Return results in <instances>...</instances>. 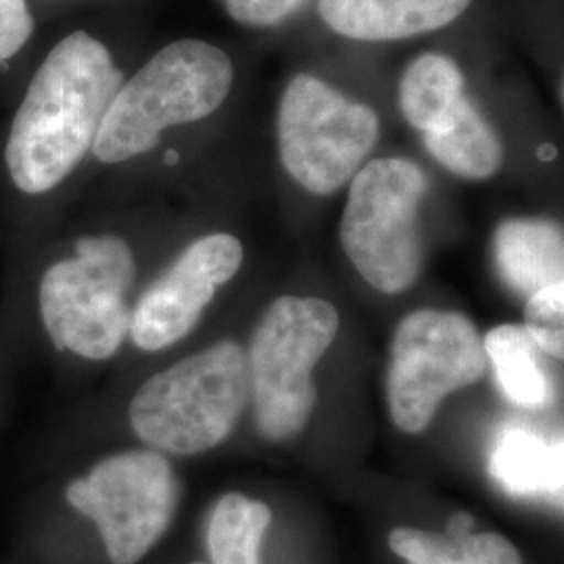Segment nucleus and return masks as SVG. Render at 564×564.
I'll use <instances>...</instances> for the list:
<instances>
[{
	"mask_svg": "<svg viewBox=\"0 0 564 564\" xmlns=\"http://www.w3.org/2000/svg\"><path fill=\"white\" fill-rule=\"evenodd\" d=\"M426 151L468 181L491 178L505 163V144L477 107L464 97L444 128L423 134Z\"/></svg>",
	"mask_w": 564,
	"mask_h": 564,
	"instance_id": "nucleus-14",
	"label": "nucleus"
},
{
	"mask_svg": "<svg viewBox=\"0 0 564 564\" xmlns=\"http://www.w3.org/2000/svg\"><path fill=\"white\" fill-rule=\"evenodd\" d=\"M464 99L460 67L437 53L412 61L400 84L403 118L423 134L444 128Z\"/></svg>",
	"mask_w": 564,
	"mask_h": 564,
	"instance_id": "nucleus-16",
	"label": "nucleus"
},
{
	"mask_svg": "<svg viewBox=\"0 0 564 564\" xmlns=\"http://www.w3.org/2000/svg\"><path fill=\"white\" fill-rule=\"evenodd\" d=\"M563 440L547 442L524 424L505 426L489 452V475L510 498L563 502Z\"/></svg>",
	"mask_w": 564,
	"mask_h": 564,
	"instance_id": "nucleus-12",
	"label": "nucleus"
},
{
	"mask_svg": "<svg viewBox=\"0 0 564 564\" xmlns=\"http://www.w3.org/2000/svg\"><path fill=\"white\" fill-rule=\"evenodd\" d=\"M121 86L109 48L74 32L46 55L23 97L4 149L13 184L41 195L93 151L102 116Z\"/></svg>",
	"mask_w": 564,
	"mask_h": 564,
	"instance_id": "nucleus-1",
	"label": "nucleus"
},
{
	"mask_svg": "<svg viewBox=\"0 0 564 564\" xmlns=\"http://www.w3.org/2000/svg\"><path fill=\"white\" fill-rule=\"evenodd\" d=\"M487 370L484 337L458 312L419 310L403 318L391 345L387 400L403 433H423L445 395L477 383Z\"/></svg>",
	"mask_w": 564,
	"mask_h": 564,
	"instance_id": "nucleus-9",
	"label": "nucleus"
},
{
	"mask_svg": "<svg viewBox=\"0 0 564 564\" xmlns=\"http://www.w3.org/2000/svg\"><path fill=\"white\" fill-rule=\"evenodd\" d=\"M272 523L270 508L242 494H228L212 510L207 550L212 564H260V545Z\"/></svg>",
	"mask_w": 564,
	"mask_h": 564,
	"instance_id": "nucleus-18",
	"label": "nucleus"
},
{
	"mask_svg": "<svg viewBox=\"0 0 564 564\" xmlns=\"http://www.w3.org/2000/svg\"><path fill=\"white\" fill-rule=\"evenodd\" d=\"M65 498L97 524L111 564H137L174 521L181 485L162 452L130 449L69 481Z\"/></svg>",
	"mask_w": 564,
	"mask_h": 564,
	"instance_id": "nucleus-7",
	"label": "nucleus"
},
{
	"mask_svg": "<svg viewBox=\"0 0 564 564\" xmlns=\"http://www.w3.org/2000/svg\"><path fill=\"white\" fill-rule=\"evenodd\" d=\"M165 160L170 163H174L178 160V155H176V153H167V155H165Z\"/></svg>",
	"mask_w": 564,
	"mask_h": 564,
	"instance_id": "nucleus-23",
	"label": "nucleus"
},
{
	"mask_svg": "<svg viewBox=\"0 0 564 564\" xmlns=\"http://www.w3.org/2000/svg\"><path fill=\"white\" fill-rule=\"evenodd\" d=\"M241 263L242 245L232 235L216 232L191 242L142 293L130 316L128 337L142 351H162L182 341Z\"/></svg>",
	"mask_w": 564,
	"mask_h": 564,
	"instance_id": "nucleus-10",
	"label": "nucleus"
},
{
	"mask_svg": "<svg viewBox=\"0 0 564 564\" xmlns=\"http://www.w3.org/2000/svg\"><path fill=\"white\" fill-rule=\"evenodd\" d=\"M389 547L408 564H523L519 550L498 533H433L398 527Z\"/></svg>",
	"mask_w": 564,
	"mask_h": 564,
	"instance_id": "nucleus-17",
	"label": "nucleus"
},
{
	"mask_svg": "<svg viewBox=\"0 0 564 564\" xmlns=\"http://www.w3.org/2000/svg\"><path fill=\"white\" fill-rule=\"evenodd\" d=\"M232 82L235 65L223 48L203 41L163 46L109 102L93 142L95 158L121 163L155 149L165 128L209 118Z\"/></svg>",
	"mask_w": 564,
	"mask_h": 564,
	"instance_id": "nucleus-2",
	"label": "nucleus"
},
{
	"mask_svg": "<svg viewBox=\"0 0 564 564\" xmlns=\"http://www.w3.org/2000/svg\"><path fill=\"white\" fill-rule=\"evenodd\" d=\"M485 358L506 400L524 410H544L552 403V381L542 351L521 324H500L484 337Z\"/></svg>",
	"mask_w": 564,
	"mask_h": 564,
	"instance_id": "nucleus-15",
	"label": "nucleus"
},
{
	"mask_svg": "<svg viewBox=\"0 0 564 564\" xmlns=\"http://www.w3.org/2000/svg\"><path fill=\"white\" fill-rule=\"evenodd\" d=\"M429 181L414 162L384 158L351 178L343 212V249L372 289L395 295L421 276V207Z\"/></svg>",
	"mask_w": 564,
	"mask_h": 564,
	"instance_id": "nucleus-6",
	"label": "nucleus"
},
{
	"mask_svg": "<svg viewBox=\"0 0 564 564\" xmlns=\"http://www.w3.org/2000/svg\"><path fill=\"white\" fill-rule=\"evenodd\" d=\"M379 139V118L314 76H295L282 93L279 147L284 170L314 195L351 181Z\"/></svg>",
	"mask_w": 564,
	"mask_h": 564,
	"instance_id": "nucleus-8",
	"label": "nucleus"
},
{
	"mask_svg": "<svg viewBox=\"0 0 564 564\" xmlns=\"http://www.w3.org/2000/svg\"><path fill=\"white\" fill-rule=\"evenodd\" d=\"M34 32L25 0H0V63L20 53Z\"/></svg>",
	"mask_w": 564,
	"mask_h": 564,
	"instance_id": "nucleus-20",
	"label": "nucleus"
},
{
	"mask_svg": "<svg viewBox=\"0 0 564 564\" xmlns=\"http://www.w3.org/2000/svg\"><path fill=\"white\" fill-rule=\"evenodd\" d=\"M564 284L556 282L533 293L524 305L521 324L529 339L540 351L552 358H563L564 351Z\"/></svg>",
	"mask_w": 564,
	"mask_h": 564,
	"instance_id": "nucleus-19",
	"label": "nucleus"
},
{
	"mask_svg": "<svg viewBox=\"0 0 564 564\" xmlns=\"http://www.w3.org/2000/svg\"><path fill=\"white\" fill-rule=\"evenodd\" d=\"M473 0H321L324 23L345 39L403 41L454 23Z\"/></svg>",
	"mask_w": 564,
	"mask_h": 564,
	"instance_id": "nucleus-11",
	"label": "nucleus"
},
{
	"mask_svg": "<svg viewBox=\"0 0 564 564\" xmlns=\"http://www.w3.org/2000/svg\"><path fill=\"white\" fill-rule=\"evenodd\" d=\"M473 527H475V519H473L470 514H466V512H456V514L449 519V523H447V531L468 533V531H473Z\"/></svg>",
	"mask_w": 564,
	"mask_h": 564,
	"instance_id": "nucleus-22",
	"label": "nucleus"
},
{
	"mask_svg": "<svg viewBox=\"0 0 564 564\" xmlns=\"http://www.w3.org/2000/svg\"><path fill=\"white\" fill-rule=\"evenodd\" d=\"M494 256L506 284L529 300L545 286L563 282V228L538 218L506 220L496 230Z\"/></svg>",
	"mask_w": 564,
	"mask_h": 564,
	"instance_id": "nucleus-13",
	"label": "nucleus"
},
{
	"mask_svg": "<svg viewBox=\"0 0 564 564\" xmlns=\"http://www.w3.org/2000/svg\"><path fill=\"white\" fill-rule=\"evenodd\" d=\"M249 402V364L220 341L153 375L130 403V424L155 452L197 456L228 440Z\"/></svg>",
	"mask_w": 564,
	"mask_h": 564,
	"instance_id": "nucleus-3",
	"label": "nucleus"
},
{
	"mask_svg": "<svg viewBox=\"0 0 564 564\" xmlns=\"http://www.w3.org/2000/svg\"><path fill=\"white\" fill-rule=\"evenodd\" d=\"M232 20L245 25H276L286 20L303 0H220Z\"/></svg>",
	"mask_w": 564,
	"mask_h": 564,
	"instance_id": "nucleus-21",
	"label": "nucleus"
},
{
	"mask_svg": "<svg viewBox=\"0 0 564 564\" xmlns=\"http://www.w3.org/2000/svg\"><path fill=\"white\" fill-rule=\"evenodd\" d=\"M337 330L339 314L324 300L281 297L265 310L247 354L249 398L265 440L286 442L305 429L318 400L312 372Z\"/></svg>",
	"mask_w": 564,
	"mask_h": 564,
	"instance_id": "nucleus-5",
	"label": "nucleus"
},
{
	"mask_svg": "<svg viewBox=\"0 0 564 564\" xmlns=\"http://www.w3.org/2000/svg\"><path fill=\"white\" fill-rule=\"evenodd\" d=\"M191 564H205V563H191Z\"/></svg>",
	"mask_w": 564,
	"mask_h": 564,
	"instance_id": "nucleus-24",
	"label": "nucleus"
},
{
	"mask_svg": "<svg viewBox=\"0 0 564 564\" xmlns=\"http://www.w3.org/2000/svg\"><path fill=\"white\" fill-rule=\"evenodd\" d=\"M137 276L130 245L113 237H84L74 256L42 274V326L59 349L84 360H109L130 333L128 293Z\"/></svg>",
	"mask_w": 564,
	"mask_h": 564,
	"instance_id": "nucleus-4",
	"label": "nucleus"
}]
</instances>
